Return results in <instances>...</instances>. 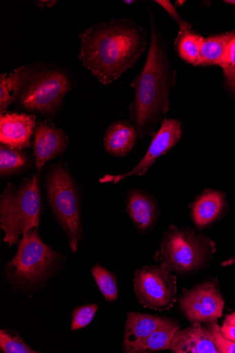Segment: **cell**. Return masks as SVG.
I'll return each mask as SVG.
<instances>
[{
  "mask_svg": "<svg viewBox=\"0 0 235 353\" xmlns=\"http://www.w3.org/2000/svg\"><path fill=\"white\" fill-rule=\"evenodd\" d=\"M190 209L196 228L200 230L208 229L227 214L226 195L223 191L207 189L196 197Z\"/></svg>",
  "mask_w": 235,
  "mask_h": 353,
  "instance_id": "14",
  "label": "cell"
},
{
  "mask_svg": "<svg viewBox=\"0 0 235 353\" xmlns=\"http://www.w3.org/2000/svg\"><path fill=\"white\" fill-rule=\"evenodd\" d=\"M125 205L126 212L140 234H147L154 230L161 212L157 201L152 194L143 189H130Z\"/></svg>",
  "mask_w": 235,
  "mask_h": 353,
  "instance_id": "13",
  "label": "cell"
},
{
  "mask_svg": "<svg viewBox=\"0 0 235 353\" xmlns=\"http://www.w3.org/2000/svg\"><path fill=\"white\" fill-rule=\"evenodd\" d=\"M0 351L4 353H39L31 348L17 332L0 330Z\"/></svg>",
  "mask_w": 235,
  "mask_h": 353,
  "instance_id": "24",
  "label": "cell"
},
{
  "mask_svg": "<svg viewBox=\"0 0 235 353\" xmlns=\"http://www.w3.org/2000/svg\"><path fill=\"white\" fill-rule=\"evenodd\" d=\"M181 308L190 323H210L223 315L225 301L216 282L207 281L185 292Z\"/></svg>",
  "mask_w": 235,
  "mask_h": 353,
  "instance_id": "10",
  "label": "cell"
},
{
  "mask_svg": "<svg viewBox=\"0 0 235 353\" xmlns=\"http://www.w3.org/2000/svg\"><path fill=\"white\" fill-rule=\"evenodd\" d=\"M154 3L159 5L169 14L178 24L180 30H187L192 28V24L185 21L176 12L170 1L167 0H157Z\"/></svg>",
  "mask_w": 235,
  "mask_h": 353,
  "instance_id": "28",
  "label": "cell"
},
{
  "mask_svg": "<svg viewBox=\"0 0 235 353\" xmlns=\"http://www.w3.org/2000/svg\"><path fill=\"white\" fill-rule=\"evenodd\" d=\"M44 191L50 212L76 253L83 239L81 191L68 164L60 160L46 168Z\"/></svg>",
  "mask_w": 235,
  "mask_h": 353,
  "instance_id": "4",
  "label": "cell"
},
{
  "mask_svg": "<svg viewBox=\"0 0 235 353\" xmlns=\"http://www.w3.org/2000/svg\"><path fill=\"white\" fill-rule=\"evenodd\" d=\"M183 134L181 122L176 119H165L153 137L150 147L141 161L128 172L118 175L107 174L100 178V183H114L132 176H145L156 160L175 147Z\"/></svg>",
  "mask_w": 235,
  "mask_h": 353,
  "instance_id": "9",
  "label": "cell"
},
{
  "mask_svg": "<svg viewBox=\"0 0 235 353\" xmlns=\"http://www.w3.org/2000/svg\"><path fill=\"white\" fill-rule=\"evenodd\" d=\"M74 87L72 77L65 69L33 63V69L13 105L25 113L53 119Z\"/></svg>",
  "mask_w": 235,
  "mask_h": 353,
  "instance_id": "6",
  "label": "cell"
},
{
  "mask_svg": "<svg viewBox=\"0 0 235 353\" xmlns=\"http://www.w3.org/2000/svg\"><path fill=\"white\" fill-rule=\"evenodd\" d=\"M224 3L226 4H229V5L235 6V0H225V1H224Z\"/></svg>",
  "mask_w": 235,
  "mask_h": 353,
  "instance_id": "34",
  "label": "cell"
},
{
  "mask_svg": "<svg viewBox=\"0 0 235 353\" xmlns=\"http://www.w3.org/2000/svg\"><path fill=\"white\" fill-rule=\"evenodd\" d=\"M70 145L68 136L54 123L47 120L37 121L32 141L37 174L41 178L46 164L63 154Z\"/></svg>",
  "mask_w": 235,
  "mask_h": 353,
  "instance_id": "11",
  "label": "cell"
},
{
  "mask_svg": "<svg viewBox=\"0 0 235 353\" xmlns=\"http://www.w3.org/2000/svg\"><path fill=\"white\" fill-rule=\"evenodd\" d=\"M32 3L44 9L52 8L57 1L56 0H38V1H33Z\"/></svg>",
  "mask_w": 235,
  "mask_h": 353,
  "instance_id": "31",
  "label": "cell"
},
{
  "mask_svg": "<svg viewBox=\"0 0 235 353\" xmlns=\"http://www.w3.org/2000/svg\"><path fill=\"white\" fill-rule=\"evenodd\" d=\"M41 178L36 173L17 185L8 183L0 196V228L12 247L28 230L39 228L44 210Z\"/></svg>",
  "mask_w": 235,
  "mask_h": 353,
  "instance_id": "5",
  "label": "cell"
},
{
  "mask_svg": "<svg viewBox=\"0 0 235 353\" xmlns=\"http://www.w3.org/2000/svg\"><path fill=\"white\" fill-rule=\"evenodd\" d=\"M150 16L151 41L142 72L130 86L134 99L130 106L128 122L136 128L140 139L154 137L170 111V94L177 82V72L167 55L166 42L152 12Z\"/></svg>",
  "mask_w": 235,
  "mask_h": 353,
  "instance_id": "2",
  "label": "cell"
},
{
  "mask_svg": "<svg viewBox=\"0 0 235 353\" xmlns=\"http://www.w3.org/2000/svg\"><path fill=\"white\" fill-rule=\"evenodd\" d=\"M99 309L97 304H86L77 306L72 313L71 332L82 330L92 322Z\"/></svg>",
  "mask_w": 235,
  "mask_h": 353,
  "instance_id": "25",
  "label": "cell"
},
{
  "mask_svg": "<svg viewBox=\"0 0 235 353\" xmlns=\"http://www.w3.org/2000/svg\"><path fill=\"white\" fill-rule=\"evenodd\" d=\"M203 37L193 30H182L175 40V48L178 56L193 66H198L201 43Z\"/></svg>",
  "mask_w": 235,
  "mask_h": 353,
  "instance_id": "22",
  "label": "cell"
},
{
  "mask_svg": "<svg viewBox=\"0 0 235 353\" xmlns=\"http://www.w3.org/2000/svg\"><path fill=\"white\" fill-rule=\"evenodd\" d=\"M221 331L226 339L235 342V325L224 323Z\"/></svg>",
  "mask_w": 235,
  "mask_h": 353,
  "instance_id": "30",
  "label": "cell"
},
{
  "mask_svg": "<svg viewBox=\"0 0 235 353\" xmlns=\"http://www.w3.org/2000/svg\"><path fill=\"white\" fill-rule=\"evenodd\" d=\"M221 265L223 267L231 266V265H235V256H232V258H230L227 261L222 263Z\"/></svg>",
  "mask_w": 235,
  "mask_h": 353,
  "instance_id": "33",
  "label": "cell"
},
{
  "mask_svg": "<svg viewBox=\"0 0 235 353\" xmlns=\"http://www.w3.org/2000/svg\"><path fill=\"white\" fill-rule=\"evenodd\" d=\"M216 250V242L209 236L172 225L164 232L154 258L170 272L186 274L207 268Z\"/></svg>",
  "mask_w": 235,
  "mask_h": 353,
  "instance_id": "7",
  "label": "cell"
},
{
  "mask_svg": "<svg viewBox=\"0 0 235 353\" xmlns=\"http://www.w3.org/2000/svg\"><path fill=\"white\" fill-rule=\"evenodd\" d=\"M37 117L25 112H7L0 115V144L19 150L32 146Z\"/></svg>",
  "mask_w": 235,
  "mask_h": 353,
  "instance_id": "12",
  "label": "cell"
},
{
  "mask_svg": "<svg viewBox=\"0 0 235 353\" xmlns=\"http://www.w3.org/2000/svg\"><path fill=\"white\" fill-rule=\"evenodd\" d=\"M33 69V63L0 75V115L8 112Z\"/></svg>",
  "mask_w": 235,
  "mask_h": 353,
  "instance_id": "19",
  "label": "cell"
},
{
  "mask_svg": "<svg viewBox=\"0 0 235 353\" xmlns=\"http://www.w3.org/2000/svg\"><path fill=\"white\" fill-rule=\"evenodd\" d=\"M225 323L235 325V312L227 315L225 317Z\"/></svg>",
  "mask_w": 235,
  "mask_h": 353,
  "instance_id": "32",
  "label": "cell"
},
{
  "mask_svg": "<svg viewBox=\"0 0 235 353\" xmlns=\"http://www.w3.org/2000/svg\"><path fill=\"white\" fill-rule=\"evenodd\" d=\"M194 323L175 334L170 350L176 353H220L207 328Z\"/></svg>",
  "mask_w": 235,
  "mask_h": 353,
  "instance_id": "16",
  "label": "cell"
},
{
  "mask_svg": "<svg viewBox=\"0 0 235 353\" xmlns=\"http://www.w3.org/2000/svg\"><path fill=\"white\" fill-rule=\"evenodd\" d=\"M229 33L203 38L201 43L198 66H220L222 68Z\"/></svg>",
  "mask_w": 235,
  "mask_h": 353,
  "instance_id": "21",
  "label": "cell"
},
{
  "mask_svg": "<svg viewBox=\"0 0 235 353\" xmlns=\"http://www.w3.org/2000/svg\"><path fill=\"white\" fill-rule=\"evenodd\" d=\"M221 68L223 71L235 68V31L229 33L225 57Z\"/></svg>",
  "mask_w": 235,
  "mask_h": 353,
  "instance_id": "27",
  "label": "cell"
},
{
  "mask_svg": "<svg viewBox=\"0 0 235 353\" xmlns=\"http://www.w3.org/2000/svg\"><path fill=\"white\" fill-rule=\"evenodd\" d=\"M91 274L105 301L109 303L115 302L118 299L119 295L118 281L116 274L99 264H96L91 268Z\"/></svg>",
  "mask_w": 235,
  "mask_h": 353,
  "instance_id": "23",
  "label": "cell"
},
{
  "mask_svg": "<svg viewBox=\"0 0 235 353\" xmlns=\"http://www.w3.org/2000/svg\"><path fill=\"white\" fill-rule=\"evenodd\" d=\"M223 76L227 90L235 95V68L223 71Z\"/></svg>",
  "mask_w": 235,
  "mask_h": 353,
  "instance_id": "29",
  "label": "cell"
},
{
  "mask_svg": "<svg viewBox=\"0 0 235 353\" xmlns=\"http://www.w3.org/2000/svg\"><path fill=\"white\" fill-rule=\"evenodd\" d=\"M220 353H235V342L226 339L221 333L217 320L209 323L208 328Z\"/></svg>",
  "mask_w": 235,
  "mask_h": 353,
  "instance_id": "26",
  "label": "cell"
},
{
  "mask_svg": "<svg viewBox=\"0 0 235 353\" xmlns=\"http://www.w3.org/2000/svg\"><path fill=\"white\" fill-rule=\"evenodd\" d=\"M123 3L125 5H132V4L136 3V1H132V0H129V1H123Z\"/></svg>",
  "mask_w": 235,
  "mask_h": 353,
  "instance_id": "35",
  "label": "cell"
},
{
  "mask_svg": "<svg viewBox=\"0 0 235 353\" xmlns=\"http://www.w3.org/2000/svg\"><path fill=\"white\" fill-rule=\"evenodd\" d=\"M180 325L167 318L165 322L145 339L133 353H150L170 349Z\"/></svg>",
  "mask_w": 235,
  "mask_h": 353,
  "instance_id": "20",
  "label": "cell"
},
{
  "mask_svg": "<svg viewBox=\"0 0 235 353\" xmlns=\"http://www.w3.org/2000/svg\"><path fill=\"white\" fill-rule=\"evenodd\" d=\"M133 288L139 303L146 308L167 310L176 301V279L161 266H145L138 270L134 274Z\"/></svg>",
  "mask_w": 235,
  "mask_h": 353,
  "instance_id": "8",
  "label": "cell"
},
{
  "mask_svg": "<svg viewBox=\"0 0 235 353\" xmlns=\"http://www.w3.org/2000/svg\"><path fill=\"white\" fill-rule=\"evenodd\" d=\"M17 245L14 258L3 267L6 280L17 294L43 291L68 262L67 256L44 243L39 228L26 232Z\"/></svg>",
  "mask_w": 235,
  "mask_h": 353,
  "instance_id": "3",
  "label": "cell"
},
{
  "mask_svg": "<svg viewBox=\"0 0 235 353\" xmlns=\"http://www.w3.org/2000/svg\"><path fill=\"white\" fill-rule=\"evenodd\" d=\"M79 58L102 84L110 85L130 70L147 48V31L130 19L94 24L80 34Z\"/></svg>",
  "mask_w": 235,
  "mask_h": 353,
  "instance_id": "1",
  "label": "cell"
},
{
  "mask_svg": "<svg viewBox=\"0 0 235 353\" xmlns=\"http://www.w3.org/2000/svg\"><path fill=\"white\" fill-rule=\"evenodd\" d=\"M37 167L35 158L25 150L0 144V177L8 179Z\"/></svg>",
  "mask_w": 235,
  "mask_h": 353,
  "instance_id": "18",
  "label": "cell"
},
{
  "mask_svg": "<svg viewBox=\"0 0 235 353\" xmlns=\"http://www.w3.org/2000/svg\"><path fill=\"white\" fill-rule=\"evenodd\" d=\"M139 139L136 128L128 121L113 122L105 132L104 148L112 156L123 157L130 154Z\"/></svg>",
  "mask_w": 235,
  "mask_h": 353,
  "instance_id": "17",
  "label": "cell"
},
{
  "mask_svg": "<svg viewBox=\"0 0 235 353\" xmlns=\"http://www.w3.org/2000/svg\"><path fill=\"white\" fill-rule=\"evenodd\" d=\"M167 319L136 312H127L123 339V350L127 353H133Z\"/></svg>",
  "mask_w": 235,
  "mask_h": 353,
  "instance_id": "15",
  "label": "cell"
}]
</instances>
